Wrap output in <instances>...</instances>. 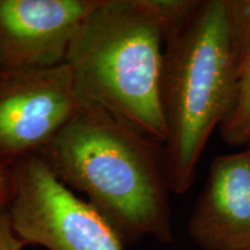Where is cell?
I'll list each match as a JSON object with an SVG mask.
<instances>
[{"instance_id":"6da1fadb","label":"cell","mask_w":250,"mask_h":250,"mask_svg":"<svg viewBox=\"0 0 250 250\" xmlns=\"http://www.w3.org/2000/svg\"><path fill=\"white\" fill-rule=\"evenodd\" d=\"M39 155L59 181L86 196L124 247L145 236L174 240L164 144L80 103Z\"/></svg>"},{"instance_id":"7a4b0ae2","label":"cell","mask_w":250,"mask_h":250,"mask_svg":"<svg viewBox=\"0 0 250 250\" xmlns=\"http://www.w3.org/2000/svg\"><path fill=\"white\" fill-rule=\"evenodd\" d=\"M193 2L99 0L65 61L81 104L101 109L165 145L160 87L166 35Z\"/></svg>"},{"instance_id":"3957f363","label":"cell","mask_w":250,"mask_h":250,"mask_svg":"<svg viewBox=\"0 0 250 250\" xmlns=\"http://www.w3.org/2000/svg\"><path fill=\"white\" fill-rule=\"evenodd\" d=\"M236 80L226 0H195L167 31L161 71L166 166L177 195L192 186L206 144L229 111Z\"/></svg>"},{"instance_id":"277c9868","label":"cell","mask_w":250,"mask_h":250,"mask_svg":"<svg viewBox=\"0 0 250 250\" xmlns=\"http://www.w3.org/2000/svg\"><path fill=\"white\" fill-rule=\"evenodd\" d=\"M13 192L8 210L27 246L48 250H124L107 220L52 173L39 154L11 165Z\"/></svg>"},{"instance_id":"5b68a950","label":"cell","mask_w":250,"mask_h":250,"mask_svg":"<svg viewBox=\"0 0 250 250\" xmlns=\"http://www.w3.org/2000/svg\"><path fill=\"white\" fill-rule=\"evenodd\" d=\"M80 102L66 64L0 73V162L39 154Z\"/></svg>"},{"instance_id":"8992f818","label":"cell","mask_w":250,"mask_h":250,"mask_svg":"<svg viewBox=\"0 0 250 250\" xmlns=\"http://www.w3.org/2000/svg\"><path fill=\"white\" fill-rule=\"evenodd\" d=\"M99 0H0L2 71L65 64L72 41Z\"/></svg>"},{"instance_id":"52a82bcc","label":"cell","mask_w":250,"mask_h":250,"mask_svg":"<svg viewBox=\"0 0 250 250\" xmlns=\"http://www.w3.org/2000/svg\"><path fill=\"white\" fill-rule=\"evenodd\" d=\"M202 250L250 248V148L218 155L189 219Z\"/></svg>"},{"instance_id":"ba28073f","label":"cell","mask_w":250,"mask_h":250,"mask_svg":"<svg viewBox=\"0 0 250 250\" xmlns=\"http://www.w3.org/2000/svg\"><path fill=\"white\" fill-rule=\"evenodd\" d=\"M219 127L227 145H250V58L239 71L232 105Z\"/></svg>"},{"instance_id":"9c48e42d","label":"cell","mask_w":250,"mask_h":250,"mask_svg":"<svg viewBox=\"0 0 250 250\" xmlns=\"http://www.w3.org/2000/svg\"><path fill=\"white\" fill-rule=\"evenodd\" d=\"M226 18L239 74L250 58V0H226Z\"/></svg>"},{"instance_id":"30bf717a","label":"cell","mask_w":250,"mask_h":250,"mask_svg":"<svg viewBox=\"0 0 250 250\" xmlns=\"http://www.w3.org/2000/svg\"><path fill=\"white\" fill-rule=\"evenodd\" d=\"M26 246L15 232L8 204L0 205V250H22Z\"/></svg>"},{"instance_id":"8fae6325","label":"cell","mask_w":250,"mask_h":250,"mask_svg":"<svg viewBox=\"0 0 250 250\" xmlns=\"http://www.w3.org/2000/svg\"><path fill=\"white\" fill-rule=\"evenodd\" d=\"M13 192V176L9 165L0 162V205L8 204Z\"/></svg>"},{"instance_id":"7c38bea8","label":"cell","mask_w":250,"mask_h":250,"mask_svg":"<svg viewBox=\"0 0 250 250\" xmlns=\"http://www.w3.org/2000/svg\"><path fill=\"white\" fill-rule=\"evenodd\" d=\"M1 71H2V67H1V62H0V73H1Z\"/></svg>"},{"instance_id":"4fadbf2b","label":"cell","mask_w":250,"mask_h":250,"mask_svg":"<svg viewBox=\"0 0 250 250\" xmlns=\"http://www.w3.org/2000/svg\"><path fill=\"white\" fill-rule=\"evenodd\" d=\"M241 250H250V248H247V249H241Z\"/></svg>"},{"instance_id":"5bb4252c","label":"cell","mask_w":250,"mask_h":250,"mask_svg":"<svg viewBox=\"0 0 250 250\" xmlns=\"http://www.w3.org/2000/svg\"><path fill=\"white\" fill-rule=\"evenodd\" d=\"M248 147H249V148H250V145H249V146H248Z\"/></svg>"}]
</instances>
